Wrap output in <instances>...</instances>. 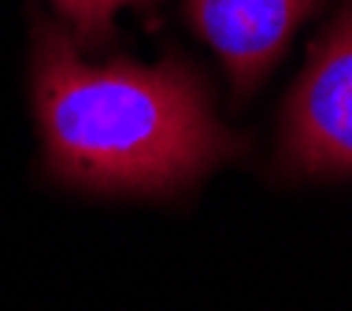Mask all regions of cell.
<instances>
[{
	"instance_id": "1",
	"label": "cell",
	"mask_w": 352,
	"mask_h": 311,
	"mask_svg": "<svg viewBox=\"0 0 352 311\" xmlns=\"http://www.w3.org/2000/svg\"><path fill=\"white\" fill-rule=\"evenodd\" d=\"M34 111L45 167L85 193L178 196L249 141L219 126L212 86L182 56L156 67L82 63L67 34L34 15Z\"/></svg>"
},
{
	"instance_id": "2",
	"label": "cell",
	"mask_w": 352,
	"mask_h": 311,
	"mask_svg": "<svg viewBox=\"0 0 352 311\" xmlns=\"http://www.w3.org/2000/svg\"><path fill=\"white\" fill-rule=\"evenodd\" d=\"M278 171L289 178H352V0L319 37L285 97Z\"/></svg>"
},
{
	"instance_id": "3",
	"label": "cell",
	"mask_w": 352,
	"mask_h": 311,
	"mask_svg": "<svg viewBox=\"0 0 352 311\" xmlns=\"http://www.w3.org/2000/svg\"><path fill=\"white\" fill-rule=\"evenodd\" d=\"M316 4L319 0H186V23L223 60L234 100H245L282 60L293 30Z\"/></svg>"
},
{
	"instance_id": "4",
	"label": "cell",
	"mask_w": 352,
	"mask_h": 311,
	"mask_svg": "<svg viewBox=\"0 0 352 311\" xmlns=\"http://www.w3.org/2000/svg\"><path fill=\"white\" fill-rule=\"evenodd\" d=\"M56 12H60L67 23L74 26L82 45L97 49V45H108L111 34H116V15L122 8H145L152 0H52Z\"/></svg>"
}]
</instances>
